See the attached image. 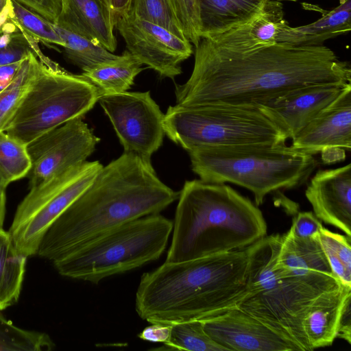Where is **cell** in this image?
Returning a JSON list of instances; mask_svg holds the SVG:
<instances>
[{"label":"cell","instance_id":"cell-1","mask_svg":"<svg viewBox=\"0 0 351 351\" xmlns=\"http://www.w3.org/2000/svg\"><path fill=\"white\" fill-rule=\"evenodd\" d=\"M348 83L350 64L324 45L276 43L235 50L201 38L191 75L176 84L175 95L184 106H258L305 86Z\"/></svg>","mask_w":351,"mask_h":351},{"label":"cell","instance_id":"cell-2","mask_svg":"<svg viewBox=\"0 0 351 351\" xmlns=\"http://www.w3.org/2000/svg\"><path fill=\"white\" fill-rule=\"evenodd\" d=\"M179 194L159 179L151 160L123 152L52 223L36 254L59 260L118 226L160 213Z\"/></svg>","mask_w":351,"mask_h":351},{"label":"cell","instance_id":"cell-3","mask_svg":"<svg viewBox=\"0 0 351 351\" xmlns=\"http://www.w3.org/2000/svg\"><path fill=\"white\" fill-rule=\"evenodd\" d=\"M247 247L182 262H164L144 273L135 310L149 323L202 320L237 307L247 289Z\"/></svg>","mask_w":351,"mask_h":351},{"label":"cell","instance_id":"cell-4","mask_svg":"<svg viewBox=\"0 0 351 351\" xmlns=\"http://www.w3.org/2000/svg\"><path fill=\"white\" fill-rule=\"evenodd\" d=\"M178 199L165 262L243 249L267 235L261 210L227 184L186 180Z\"/></svg>","mask_w":351,"mask_h":351},{"label":"cell","instance_id":"cell-5","mask_svg":"<svg viewBox=\"0 0 351 351\" xmlns=\"http://www.w3.org/2000/svg\"><path fill=\"white\" fill-rule=\"evenodd\" d=\"M280 247V239L273 235L247 247V290L237 307L287 337L300 351H311L302 316L315 298L341 282L332 274L322 272L287 276L277 265Z\"/></svg>","mask_w":351,"mask_h":351},{"label":"cell","instance_id":"cell-6","mask_svg":"<svg viewBox=\"0 0 351 351\" xmlns=\"http://www.w3.org/2000/svg\"><path fill=\"white\" fill-rule=\"evenodd\" d=\"M187 152L200 180L243 186L253 193L257 206L273 191L304 183L317 166L313 155L286 145L201 147Z\"/></svg>","mask_w":351,"mask_h":351},{"label":"cell","instance_id":"cell-7","mask_svg":"<svg viewBox=\"0 0 351 351\" xmlns=\"http://www.w3.org/2000/svg\"><path fill=\"white\" fill-rule=\"evenodd\" d=\"M173 221L160 213L118 226L53 261L62 276L98 284L158 260L166 250Z\"/></svg>","mask_w":351,"mask_h":351},{"label":"cell","instance_id":"cell-8","mask_svg":"<svg viewBox=\"0 0 351 351\" xmlns=\"http://www.w3.org/2000/svg\"><path fill=\"white\" fill-rule=\"evenodd\" d=\"M165 134L186 151L201 147L286 145L287 132L258 106H170Z\"/></svg>","mask_w":351,"mask_h":351},{"label":"cell","instance_id":"cell-9","mask_svg":"<svg viewBox=\"0 0 351 351\" xmlns=\"http://www.w3.org/2000/svg\"><path fill=\"white\" fill-rule=\"evenodd\" d=\"M34 82L5 132L27 144L66 122L82 118L100 93L83 75L71 73L43 54Z\"/></svg>","mask_w":351,"mask_h":351},{"label":"cell","instance_id":"cell-10","mask_svg":"<svg viewBox=\"0 0 351 351\" xmlns=\"http://www.w3.org/2000/svg\"><path fill=\"white\" fill-rule=\"evenodd\" d=\"M103 165L84 163L29 189L18 205L9 229L17 250L29 257L37 254L47 230L90 184Z\"/></svg>","mask_w":351,"mask_h":351},{"label":"cell","instance_id":"cell-11","mask_svg":"<svg viewBox=\"0 0 351 351\" xmlns=\"http://www.w3.org/2000/svg\"><path fill=\"white\" fill-rule=\"evenodd\" d=\"M109 118L124 152L145 160L160 147L165 134L164 115L150 92H123L98 99Z\"/></svg>","mask_w":351,"mask_h":351},{"label":"cell","instance_id":"cell-12","mask_svg":"<svg viewBox=\"0 0 351 351\" xmlns=\"http://www.w3.org/2000/svg\"><path fill=\"white\" fill-rule=\"evenodd\" d=\"M99 141L82 118H76L28 143L29 189L86 162Z\"/></svg>","mask_w":351,"mask_h":351},{"label":"cell","instance_id":"cell-13","mask_svg":"<svg viewBox=\"0 0 351 351\" xmlns=\"http://www.w3.org/2000/svg\"><path fill=\"white\" fill-rule=\"evenodd\" d=\"M115 27L127 50L162 77L173 79L180 75L181 63L193 53L187 39L128 12L116 18Z\"/></svg>","mask_w":351,"mask_h":351},{"label":"cell","instance_id":"cell-14","mask_svg":"<svg viewBox=\"0 0 351 351\" xmlns=\"http://www.w3.org/2000/svg\"><path fill=\"white\" fill-rule=\"evenodd\" d=\"M200 321L208 335L226 351L300 350L287 337L237 307Z\"/></svg>","mask_w":351,"mask_h":351},{"label":"cell","instance_id":"cell-15","mask_svg":"<svg viewBox=\"0 0 351 351\" xmlns=\"http://www.w3.org/2000/svg\"><path fill=\"white\" fill-rule=\"evenodd\" d=\"M291 140L293 148L324 162L343 160L351 149V86Z\"/></svg>","mask_w":351,"mask_h":351},{"label":"cell","instance_id":"cell-16","mask_svg":"<svg viewBox=\"0 0 351 351\" xmlns=\"http://www.w3.org/2000/svg\"><path fill=\"white\" fill-rule=\"evenodd\" d=\"M350 86L351 83L305 86L258 106L293 139Z\"/></svg>","mask_w":351,"mask_h":351},{"label":"cell","instance_id":"cell-17","mask_svg":"<svg viewBox=\"0 0 351 351\" xmlns=\"http://www.w3.org/2000/svg\"><path fill=\"white\" fill-rule=\"evenodd\" d=\"M305 195L315 215L351 237V164L319 170L311 179Z\"/></svg>","mask_w":351,"mask_h":351},{"label":"cell","instance_id":"cell-18","mask_svg":"<svg viewBox=\"0 0 351 351\" xmlns=\"http://www.w3.org/2000/svg\"><path fill=\"white\" fill-rule=\"evenodd\" d=\"M116 18L103 0H61L56 25L85 37L114 52Z\"/></svg>","mask_w":351,"mask_h":351},{"label":"cell","instance_id":"cell-19","mask_svg":"<svg viewBox=\"0 0 351 351\" xmlns=\"http://www.w3.org/2000/svg\"><path fill=\"white\" fill-rule=\"evenodd\" d=\"M350 296L351 287L341 283L319 295L306 308L302 326L311 350L332 344L343 307Z\"/></svg>","mask_w":351,"mask_h":351},{"label":"cell","instance_id":"cell-20","mask_svg":"<svg viewBox=\"0 0 351 351\" xmlns=\"http://www.w3.org/2000/svg\"><path fill=\"white\" fill-rule=\"evenodd\" d=\"M288 25L282 3L267 0L263 10L251 21L209 40L221 47L249 50L277 43L279 34Z\"/></svg>","mask_w":351,"mask_h":351},{"label":"cell","instance_id":"cell-21","mask_svg":"<svg viewBox=\"0 0 351 351\" xmlns=\"http://www.w3.org/2000/svg\"><path fill=\"white\" fill-rule=\"evenodd\" d=\"M322 14L320 19L311 23L285 27L279 34L277 43L294 46H319L326 40L349 32L351 29V0H339V5L330 10L313 5Z\"/></svg>","mask_w":351,"mask_h":351},{"label":"cell","instance_id":"cell-22","mask_svg":"<svg viewBox=\"0 0 351 351\" xmlns=\"http://www.w3.org/2000/svg\"><path fill=\"white\" fill-rule=\"evenodd\" d=\"M267 0H198L200 38L211 39L247 23Z\"/></svg>","mask_w":351,"mask_h":351},{"label":"cell","instance_id":"cell-23","mask_svg":"<svg viewBox=\"0 0 351 351\" xmlns=\"http://www.w3.org/2000/svg\"><path fill=\"white\" fill-rule=\"evenodd\" d=\"M277 265L288 276H305L316 272L332 274L318 237L300 239L289 229L281 235Z\"/></svg>","mask_w":351,"mask_h":351},{"label":"cell","instance_id":"cell-24","mask_svg":"<svg viewBox=\"0 0 351 351\" xmlns=\"http://www.w3.org/2000/svg\"><path fill=\"white\" fill-rule=\"evenodd\" d=\"M143 64L127 49L114 59L83 71L82 75L103 95L128 91L135 77L144 69Z\"/></svg>","mask_w":351,"mask_h":351},{"label":"cell","instance_id":"cell-25","mask_svg":"<svg viewBox=\"0 0 351 351\" xmlns=\"http://www.w3.org/2000/svg\"><path fill=\"white\" fill-rule=\"evenodd\" d=\"M27 259L16 248L9 231L0 229V311L18 302Z\"/></svg>","mask_w":351,"mask_h":351},{"label":"cell","instance_id":"cell-26","mask_svg":"<svg viewBox=\"0 0 351 351\" xmlns=\"http://www.w3.org/2000/svg\"><path fill=\"white\" fill-rule=\"evenodd\" d=\"M39 60L30 53L21 64L11 81L0 91V131H5L36 77Z\"/></svg>","mask_w":351,"mask_h":351},{"label":"cell","instance_id":"cell-27","mask_svg":"<svg viewBox=\"0 0 351 351\" xmlns=\"http://www.w3.org/2000/svg\"><path fill=\"white\" fill-rule=\"evenodd\" d=\"M54 27L64 43L63 48L66 58L82 71L117 57V55L85 37L55 24Z\"/></svg>","mask_w":351,"mask_h":351},{"label":"cell","instance_id":"cell-28","mask_svg":"<svg viewBox=\"0 0 351 351\" xmlns=\"http://www.w3.org/2000/svg\"><path fill=\"white\" fill-rule=\"evenodd\" d=\"M318 239L332 274L341 284L351 287V237L323 227Z\"/></svg>","mask_w":351,"mask_h":351},{"label":"cell","instance_id":"cell-29","mask_svg":"<svg viewBox=\"0 0 351 351\" xmlns=\"http://www.w3.org/2000/svg\"><path fill=\"white\" fill-rule=\"evenodd\" d=\"M171 325L165 350L186 351H226L206 332L200 320H190Z\"/></svg>","mask_w":351,"mask_h":351},{"label":"cell","instance_id":"cell-30","mask_svg":"<svg viewBox=\"0 0 351 351\" xmlns=\"http://www.w3.org/2000/svg\"><path fill=\"white\" fill-rule=\"evenodd\" d=\"M55 346L47 333L19 328L0 313V351H48Z\"/></svg>","mask_w":351,"mask_h":351},{"label":"cell","instance_id":"cell-31","mask_svg":"<svg viewBox=\"0 0 351 351\" xmlns=\"http://www.w3.org/2000/svg\"><path fill=\"white\" fill-rule=\"evenodd\" d=\"M31 160L27 144L0 131V171L10 183L27 176Z\"/></svg>","mask_w":351,"mask_h":351},{"label":"cell","instance_id":"cell-32","mask_svg":"<svg viewBox=\"0 0 351 351\" xmlns=\"http://www.w3.org/2000/svg\"><path fill=\"white\" fill-rule=\"evenodd\" d=\"M12 14L10 20L23 32L37 41L62 46L64 43L51 23L16 0H11Z\"/></svg>","mask_w":351,"mask_h":351},{"label":"cell","instance_id":"cell-33","mask_svg":"<svg viewBox=\"0 0 351 351\" xmlns=\"http://www.w3.org/2000/svg\"><path fill=\"white\" fill-rule=\"evenodd\" d=\"M126 12L186 39L171 0H130Z\"/></svg>","mask_w":351,"mask_h":351},{"label":"cell","instance_id":"cell-34","mask_svg":"<svg viewBox=\"0 0 351 351\" xmlns=\"http://www.w3.org/2000/svg\"><path fill=\"white\" fill-rule=\"evenodd\" d=\"M186 39L195 46L200 40L198 0H171Z\"/></svg>","mask_w":351,"mask_h":351},{"label":"cell","instance_id":"cell-35","mask_svg":"<svg viewBox=\"0 0 351 351\" xmlns=\"http://www.w3.org/2000/svg\"><path fill=\"white\" fill-rule=\"evenodd\" d=\"M37 43L36 40L19 29L9 45L0 49V66L20 62L30 53L40 57L43 53Z\"/></svg>","mask_w":351,"mask_h":351},{"label":"cell","instance_id":"cell-36","mask_svg":"<svg viewBox=\"0 0 351 351\" xmlns=\"http://www.w3.org/2000/svg\"><path fill=\"white\" fill-rule=\"evenodd\" d=\"M321 221L312 212H300L293 219L290 230L300 239L317 237L323 228Z\"/></svg>","mask_w":351,"mask_h":351},{"label":"cell","instance_id":"cell-37","mask_svg":"<svg viewBox=\"0 0 351 351\" xmlns=\"http://www.w3.org/2000/svg\"><path fill=\"white\" fill-rule=\"evenodd\" d=\"M52 23H56L61 10V0H16Z\"/></svg>","mask_w":351,"mask_h":351},{"label":"cell","instance_id":"cell-38","mask_svg":"<svg viewBox=\"0 0 351 351\" xmlns=\"http://www.w3.org/2000/svg\"><path fill=\"white\" fill-rule=\"evenodd\" d=\"M138 335L139 339L152 343H166L170 337L171 325L162 323H151Z\"/></svg>","mask_w":351,"mask_h":351},{"label":"cell","instance_id":"cell-39","mask_svg":"<svg viewBox=\"0 0 351 351\" xmlns=\"http://www.w3.org/2000/svg\"><path fill=\"white\" fill-rule=\"evenodd\" d=\"M351 296L346 300L343 307L337 332V338H340L349 344L351 343Z\"/></svg>","mask_w":351,"mask_h":351},{"label":"cell","instance_id":"cell-40","mask_svg":"<svg viewBox=\"0 0 351 351\" xmlns=\"http://www.w3.org/2000/svg\"><path fill=\"white\" fill-rule=\"evenodd\" d=\"M20 62L0 66V91L11 81L14 76Z\"/></svg>","mask_w":351,"mask_h":351},{"label":"cell","instance_id":"cell-41","mask_svg":"<svg viewBox=\"0 0 351 351\" xmlns=\"http://www.w3.org/2000/svg\"><path fill=\"white\" fill-rule=\"evenodd\" d=\"M110 8L115 18L126 12L130 0H103Z\"/></svg>","mask_w":351,"mask_h":351},{"label":"cell","instance_id":"cell-42","mask_svg":"<svg viewBox=\"0 0 351 351\" xmlns=\"http://www.w3.org/2000/svg\"><path fill=\"white\" fill-rule=\"evenodd\" d=\"M6 195L5 190L0 189V229L3 228L5 215Z\"/></svg>","mask_w":351,"mask_h":351},{"label":"cell","instance_id":"cell-43","mask_svg":"<svg viewBox=\"0 0 351 351\" xmlns=\"http://www.w3.org/2000/svg\"><path fill=\"white\" fill-rule=\"evenodd\" d=\"M10 183L4 178L1 172L0 171V189L5 190L6 187Z\"/></svg>","mask_w":351,"mask_h":351},{"label":"cell","instance_id":"cell-44","mask_svg":"<svg viewBox=\"0 0 351 351\" xmlns=\"http://www.w3.org/2000/svg\"><path fill=\"white\" fill-rule=\"evenodd\" d=\"M10 3L11 0H0V14L4 11V10Z\"/></svg>","mask_w":351,"mask_h":351},{"label":"cell","instance_id":"cell-45","mask_svg":"<svg viewBox=\"0 0 351 351\" xmlns=\"http://www.w3.org/2000/svg\"><path fill=\"white\" fill-rule=\"evenodd\" d=\"M278 1H281V0H278Z\"/></svg>","mask_w":351,"mask_h":351}]
</instances>
